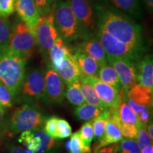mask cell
I'll return each mask as SVG.
<instances>
[{
    "label": "cell",
    "instance_id": "cell-45",
    "mask_svg": "<svg viewBox=\"0 0 153 153\" xmlns=\"http://www.w3.org/2000/svg\"><path fill=\"white\" fill-rule=\"evenodd\" d=\"M140 153H153V146L152 145H149L144 149H142L140 150Z\"/></svg>",
    "mask_w": 153,
    "mask_h": 153
},
{
    "label": "cell",
    "instance_id": "cell-34",
    "mask_svg": "<svg viewBox=\"0 0 153 153\" xmlns=\"http://www.w3.org/2000/svg\"><path fill=\"white\" fill-rule=\"evenodd\" d=\"M119 153H140V148L135 139H124L118 143Z\"/></svg>",
    "mask_w": 153,
    "mask_h": 153
},
{
    "label": "cell",
    "instance_id": "cell-10",
    "mask_svg": "<svg viewBox=\"0 0 153 153\" xmlns=\"http://www.w3.org/2000/svg\"><path fill=\"white\" fill-rule=\"evenodd\" d=\"M79 80L88 82L92 86L105 109L119 108L122 101V96L117 89L101 82L94 76H85L82 74Z\"/></svg>",
    "mask_w": 153,
    "mask_h": 153
},
{
    "label": "cell",
    "instance_id": "cell-31",
    "mask_svg": "<svg viewBox=\"0 0 153 153\" xmlns=\"http://www.w3.org/2000/svg\"><path fill=\"white\" fill-rule=\"evenodd\" d=\"M66 146L70 153H89L76 132L72 134Z\"/></svg>",
    "mask_w": 153,
    "mask_h": 153
},
{
    "label": "cell",
    "instance_id": "cell-22",
    "mask_svg": "<svg viewBox=\"0 0 153 153\" xmlns=\"http://www.w3.org/2000/svg\"><path fill=\"white\" fill-rule=\"evenodd\" d=\"M34 135L41 139V146L36 153H57L59 149V144L55 138L50 137L43 130L38 128L32 131Z\"/></svg>",
    "mask_w": 153,
    "mask_h": 153
},
{
    "label": "cell",
    "instance_id": "cell-25",
    "mask_svg": "<svg viewBox=\"0 0 153 153\" xmlns=\"http://www.w3.org/2000/svg\"><path fill=\"white\" fill-rule=\"evenodd\" d=\"M110 116V110L104 109L99 116L91 120L94 132V140L98 141L102 137Z\"/></svg>",
    "mask_w": 153,
    "mask_h": 153
},
{
    "label": "cell",
    "instance_id": "cell-29",
    "mask_svg": "<svg viewBox=\"0 0 153 153\" xmlns=\"http://www.w3.org/2000/svg\"><path fill=\"white\" fill-rule=\"evenodd\" d=\"M19 143H22L32 153H36L41 146V139L39 137L34 135L32 131H24L21 134Z\"/></svg>",
    "mask_w": 153,
    "mask_h": 153
},
{
    "label": "cell",
    "instance_id": "cell-23",
    "mask_svg": "<svg viewBox=\"0 0 153 153\" xmlns=\"http://www.w3.org/2000/svg\"><path fill=\"white\" fill-rule=\"evenodd\" d=\"M116 8L125 11L134 17L142 16V9L138 0H108Z\"/></svg>",
    "mask_w": 153,
    "mask_h": 153
},
{
    "label": "cell",
    "instance_id": "cell-16",
    "mask_svg": "<svg viewBox=\"0 0 153 153\" xmlns=\"http://www.w3.org/2000/svg\"><path fill=\"white\" fill-rule=\"evenodd\" d=\"M65 84L69 85L79 79L82 75L77 63L74 60L72 53H69L63 59L60 68L56 71Z\"/></svg>",
    "mask_w": 153,
    "mask_h": 153
},
{
    "label": "cell",
    "instance_id": "cell-17",
    "mask_svg": "<svg viewBox=\"0 0 153 153\" xmlns=\"http://www.w3.org/2000/svg\"><path fill=\"white\" fill-rule=\"evenodd\" d=\"M136 68L137 84L153 91V60L152 55L140 59Z\"/></svg>",
    "mask_w": 153,
    "mask_h": 153
},
{
    "label": "cell",
    "instance_id": "cell-18",
    "mask_svg": "<svg viewBox=\"0 0 153 153\" xmlns=\"http://www.w3.org/2000/svg\"><path fill=\"white\" fill-rule=\"evenodd\" d=\"M74 60L77 63L82 74L85 76H97L100 68V65L89 55L85 54L78 48L74 50L72 54Z\"/></svg>",
    "mask_w": 153,
    "mask_h": 153
},
{
    "label": "cell",
    "instance_id": "cell-41",
    "mask_svg": "<svg viewBox=\"0 0 153 153\" xmlns=\"http://www.w3.org/2000/svg\"><path fill=\"white\" fill-rule=\"evenodd\" d=\"M94 153H119V147L118 143H114L108 146L102 147L98 150L94 151Z\"/></svg>",
    "mask_w": 153,
    "mask_h": 153
},
{
    "label": "cell",
    "instance_id": "cell-11",
    "mask_svg": "<svg viewBox=\"0 0 153 153\" xmlns=\"http://www.w3.org/2000/svg\"><path fill=\"white\" fill-rule=\"evenodd\" d=\"M65 97L64 82L57 72L48 66L45 72V89L42 100L47 105H56L62 103Z\"/></svg>",
    "mask_w": 153,
    "mask_h": 153
},
{
    "label": "cell",
    "instance_id": "cell-28",
    "mask_svg": "<svg viewBox=\"0 0 153 153\" xmlns=\"http://www.w3.org/2000/svg\"><path fill=\"white\" fill-rule=\"evenodd\" d=\"M79 81L80 90H81V92L85 102H87V104L99 107V108L105 109L92 86L89 83H88V82L81 81V80H79Z\"/></svg>",
    "mask_w": 153,
    "mask_h": 153
},
{
    "label": "cell",
    "instance_id": "cell-6",
    "mask_svg": "<svg viewBox=\"0 0 153 153\" xmlns=\"http://www.w3.org/2000/svg\"><path fill=\"white\" fill-rule=\"evenodd\" d=\"M97 38L104 48L106 57L126 59L133 62L139 60L144 51V49L130 46L100 29L97 32Z\"/></svg>",
    "mask_w": 153,
    "mask_h": 153
},
{
    "label": "cell",
    "instance_id": "cell-2",
    "mask_svg": "<svg viewBox=\"0 0 153 153\" xmlns=\"http://www.w3.org/2000/svg\"><path fill=\"white\" fill-rule=\"evenodd\" d=\"M28 59L11 51L7 45L0 46V82L8 88L13 98L18 94L24 76Z\"/></svg>",
    "mask_w": 153,
    "mask_h": 153
},
{
    "label": "cell",
    "instance_id": "cell-30",
    "mask_svg": "<svg viewBox=\"0 0 153 153\" xmlns=\"http://www.w3.org/2000/svg\"><path fill=\"white\" fill-rule=\"evenodd\" d=\"M76 133L85 145V148L90 153L91 152V143L94 138L93 128L91 125V120L87 121L84 123V125L80 128V129Z\"/></svg>",
    "mask_w": 153,
    "mask_h": 153
},
{
    "label": "cell",
    "instance_id": "cell-43",
    "mask_svg": "<svg viewBox=\"0 0 153 153\" xmlns=\"http://www.w3.org/2000/svg\"><path fill=\"white\" fill-rule=\"evenodd\" d=\"M5 124V109L0 108V132L4 130Z\"/></svg>",
    "mask_w": 153,
    "mask_h": 153
},
{
    "label": "cell",
    "instance_id": "cell-27",
    "mask_svg": "<svg viewBox=\"0 0 153 153\" xmlns=\"http://www.w3.org/2000/svg\"><path fill=\"white\" fill-rule=\"evenodd\" d=\"M118 118L120 123L126 124H132L138 128L142 122L139 121L136 115L131 109L129 105L126 101H121L118 108Z\"/></svg>",
    "mask_w": 153,
    "mask_h": 153
},
{
    "label": "cell",
    "instance_id": "cell-37",
    "mask_svg": "<svg viewBox=\"0 0 153 153\" xmlns=\"http://www.w3.org/2000/svg\"><path fill=\"white\" fill-rule=\"evenodd\" d=\"M72 128L70 123L63 118H58L57 123V139H65L71 136Z\"/></svg>",
    "mask_w": 153,
    "mask_h": 153
},
{
    "label": "cell",
    "instance_id": "cell-1",
    "mask_svg": "<svg viewBox=\"0 0 153 153\" xmlns=\"http://www.w3.org/2000/svg\"><path fill=\"white\" fill-rule=\"evenodd\" d=\"M97 12L99 29L130 46L145 49L142 28L140 25L129 17L104 7L98 8Z\"/></svg>",
    "mask_w": 153,
    "mask_h": 153
},
{
    "label": "cell",
    "instance_id": "cell-24",
    "mask_svg": "<svg viewBox=\"0 0 153 153\" xmlns=\"http://www.w3.org/2000/svg\"><path fill=\"white\" fill-rule=\"evenodd\" d=\"M104 108L94 106L89 104H83L81 106H76L74 111V116L79 120H91L99 116Z\"/></svg>",
    "mask_w": 153,
    "mask_h": 153
},
{
    "label": "cell",
    "instance_id": "cell-42",
    "mask_svg": "<svg viewBox=\"0 0 153 153\" xmlns=\"http://www.w3.org/2000/svg\"><path fill=\"white\" fill-rule=\"evenodd\" d=\"M7 150L9 153H32L28 150H24L21 146L11 143L7 145Z\"/></svg>",
    "mask_w": 153,
    "mask_h": 153
},
{
    "label": "cell",
    "instance_id": "cell-39",
    "mask_svg": "<svg viewBox=\"0 0 153 153\" xmlns=\"http://www.w3.org/2000/svg\"><path fill=\"white\" fill-rule=\"evenodd\" d=\"M58 118L57 116H51V117L47 118L44 122L43 126V131L45 132L47 135L53 138L57 139V123Z\"/></svg>",
    "mask_w": 153,
    "mask_h": 153
},
{
    "label": "cell",
    "instance_id": "cell-44",
    "mask_svg": "<svg viewBox=\"0 0 153 153\" xmlns=\"http://www.w3.org/2000/svg\"><path fill=\"white\" fill-rule=\"evenodd\" d=\"M147 131L150 135V139L152 140L153 139V125H152V120H150V122L148 123V126L147 127Z\"/></svg>",
    "mask_w": 153,
    "mask_h": 153
},
{
    "label": "cell",
    "instance_id": "cell-36",
    "mask_svg": "<svg viewBox=\"0 0 153 153\" xmlns=\"http://www.w3.org/2000/svg\"><path fill=\"white\" fill-rule=\"evenodd\" d=\"M116 119L123 137L128 139H136L137 135V128L136 126L120 123L118 118V112L116 116Z\"/></svg>",
    "mask_w": 153,
    "mask_h": 153
},
{
    "label": "cell",
    "instance_id": "cell-3",
    "mask_svg": "<svg viewBox=\"0 0 153 153\" xmlns=\"http://www.w3.org/2000/svg\"><path fill=\"white\" fill-rule=\"evenodd\" d=\"M53 18L57 33L64 41L71 42L77 38L89 36L80 26L68 1L58 0L55 3Z\"/></svg>",
    "mask_w": 153,
    "mask_h": 153
},
{
    "label": "cell",
    "instance_id": "cell-8",
    "mask_svg": "<svg viewBox=\"0 0 153 153\" xmlns=\"http://www.w3.org/2000/svg\"><path fill=\"white\" fill-rule=\"evenodd\" d=\"M7 46L28 59L35 52L36 42L30 30L24 22H19L11 29Z\"/></svg>",
    "mask_w": 153,
    "mask_h": 153
},
{
    "label": "cell",
    "instance_id": "cell-32",
    "mask_svg": "<svg viewBox=\"0 0 153 153\" xmlns=\"http://www.w3.org/2000/svg\"><path fill=\"white\" fill-rule=\"evenodd\" d=\"M40 16L44 17L49 15L54 10L55 0H33Z\"/></svg>",
    "mask_w": 153,
    "mask_h": 153
},
{
    "label": "cell",
    "instance_id": "cell-46",
    "mask_svg": "<svg viewBox=\"0 0 153 153\" xmlns=\"http://www.w3.org/2000/svg\"><path fill=\"white\" fill-rule=\"evenodd\" d=\"M146 3L147 6H148L149 10L150 11H152L153 9V0H144Z\"/></svg>",
    "mask_w": 153,
    "mask_h": 153
},
{
    "label": "cell",
    "instance_id": "cell-4",
    "mask_svg": "<svg viewBox=\"0 0 153 153\" xmlns=\"http://www.w3.org/2000/svg\"><path fill=\"white\" fill-rule=\"evenodd\" d=\"M46 116L41 109L30 104H25L15 111L9 121V131L11 134L33 131L41 128Z\"/></svg>",
    "mask_w": 153,
    "mask_h": 153
},
{
    "label": "cell",
    "instance_id": "cell-40",
    "mask_svg": "<svg viewBox=\"0 0 153 153\" xmlns=\"http://www.w3.org/2000/svg\"><path fill=\"white\" fill-rule=\"evenodd\" d=\"M16 0H0V16L7 18L15 11Z\"/></svg>",
    "mask_w": 153,
    "mask_h": 153
},
{
    "label": "cell",
    "instance_id": "cell-38",
    "mask_svg": "<svg viewBox=\"0 0 153 153\" xmlns=\"http://www.w3.org/2000/svg\"><path fill=\"white\" fill-rule=\"evenodd\" d=\"M13 99L8 88L0 82V108L4 109L10 108L13 105Z\"/></svg>",
    "mask_w": 153,
    "mask_h": 153
},
{
    "label": "cell",
    "instance_id": "cell-20",
    "mask_svg": "<svg viewBox=\"0 0 153 153\" xmlns=\"http://www.w3.org/2000/svg\"><path fill=\"white\" fill-rule=\"evenodd\" d=\"M78 48L95 60L100 66L107 63L106 53L100 41L97 38H91L83 42L78 46Z\"/></svg>",
    "mask_w": 153,
    "mask_h": 153
},
{
    "label": "cell",
    "instance_id": "cell-13",
    "mask_svg": "<svg viewBox=\"0 0 153 153\" xmlns=\"http://www.w3.org/2000/svg\"><path fill=\"white\" fill-rule=\"evenodd\" d=\"M68 2L82 28L87 33L94 30L95 19L89 0H68Z\"/></svg>",
    "mask_w": 153,
    "mask_h": 153
},
{
    "label": "cell",
    "instance_id": "cell-15",
    "mask_svg": "<svg viewBox=\"0 0 153 153\" xmlns=\"http://www.w3.org/2000/svg\"><path fill=\"white\" fill-rule=\"evenodd\" d=\"M15 10L30 31L41 18L33 0H16Z\"/></svg>",
    "mask_w": 153,
    "mask_h": 153
},
{
    "label": "cell",
    "instance_id": "cell-12",
    "mask_svg": "<svg viewBox=\"0 0 153 153\" xmlns=\"http://www.w3.org/2000/svg\"><path fill=\"white\" fill-rule=\"evenodd\" d=\"M107 62L111 65L118 74L122 85V99L128 91L137 84L135 65L131 60L126 59L106 57Z\"/></svg>",
    "mask_w": 153,
    "mask_h": 153
},
{
    "label": "cell",
    "instance_id": "cell-26",
    "mask_svg": "<svg viewBox=\"0 0 153 153\" xmlns=\"http://www.w3.org/2000/svg\"><path fill=\"white\" fill-rule=\"evenodd\" d=\"M65 97L69 102L74 106H79L85 104V101L80 90L79 79L68 85L65 91Z\"/></svg>",
    "mask_w": 153,
    "mask_h": 153
},
{
    "label": "cell",
    "instance_id": "cell-19",
    "mask_svg": "<svg viewBox=\"0 0 153 153\" xmlns=\"http://www.w3.org/2000/svg\"><path fill=\"white\" fill-rule=\"evenodd\" d=\"M70 53H72L71 50L68 47L64 40L59 36L48 52V60L50 61L48 66L57 71V69L60 68L63 59Z\"/></svg>",
    "mask_w": 153,
    "mask_h": 153
},
{
    "label": "cell",
    "instance_id": "cell-14",
    "mask_svg": "<svg viewBox=\"0 0 153 153\" xmlns=\"http://www.w3.org/2000/svg\"><path fill=\"white\" fill-rule=\"evenodd\" d=\"M109 110L110 116L108 122H107L106 129H105L102 137L98 140V142L94 148V151L98 150L102 147L119 143L121 140H123V135L118 128L116 119V116L118 111V108H112Z\"/></svg>",
    "mask_w": 153,
    "mask_h": 153
},
{
    "label": "cell",
    "instance_id": "cell-33",
    "mask_svg": "<svg viewBox=\"0 0 153 153\" xmlns=\"http://www.w3.org/2000/svg\"><path fill=\"white\" fill-rule=\"evenodd\" d=\"M136 140L140 150L152 145V140L150 139V135L147 131V124L141 123L140 125L138 126Z\"/></svg>",
    "mask_w": 153,
    "mask_h": 153
},
{
    "label": "cell",
    "instance_id": "cell-35",
    "mask_svg": "<svg viewBox=\"0 0 153 153\" xmlns=\"http://www.w3.org/2000/svg\"><path fill=\"white\" fill-rule=\"evenodd\" d=\"M11 32L10 23L7 18L0 16V46L7 45Z\"/></svg>",
    "mask_w": 153,
    "mask_h": 153
},
{
    "label": "cell",
    "instance_id": "cell-9",
    "mask_svg": "<svg viewBox=\"0 0 153 153\" xmlns=\"http://www.w3.org/2000/svg\"><path fill=\"white\" fill-rule=\"evenodd\" d=\"M31 32L42 54L48 56L50 49L59 37L55 26L53 11L46 16L41 17Z\"/></svg>",
    "mask_w": 153,
    "mask_h": 153
},
{
    "label": "cell",
    "instance_id": "cell-5",
    "mask_svg": "<svg viewBox=\"0 0 153 153\" xmlns=\"http://www.w3.org/2000/svg\"><path fill=\"white\" fill-rule=\"evenodd\" d=\"M152 92L148 88L137 84L122 99L127 101L139 121L145 124L150 122L152 116Z\"/></svg>",
    "mask_w": 153,
    "mask_h": 153
},
{
    "label": "cell",
    "instance_id": "cell-21",
    "mask_svg": "<svg viewBox=\"0 0 153 153\" xmlns=\"http://www.w3.org/2000/svg\"><path fill=\"white\" fill-rule=\"evenodd\" d=\"M97 77H98L101 82H104V83L117 89L121 94V82H120L119 77H118V74H116L114 68L108 62L100 66Z\"/></svg>",
    "mask_w": 153,
    "mask_h": 153
},
{
    "label": "cell",
    "instance_id": "cell-7",
    "mask_svg": "<svg viewBox=\"0 0 153 153\" xmlns=\"http://www.w3.org/2000/svg\"><path fill=\"white\" fill-rule=\"evenodd\" d=\"M44 89L45 72L42 69H35L25 75L16 98L31 104L43 97Z\"/></svg>",
    "mask_w": 153,
    "mask_h": 153
}]
</instances>
